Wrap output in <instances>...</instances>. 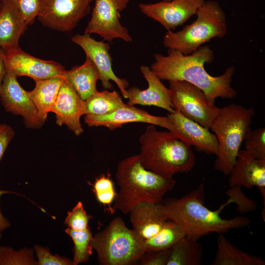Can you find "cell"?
I'll return each instance as SVG.
<instances>
[{"label": "cell", "instance_id": "41", "mask_svg": "<svg viewBox=\"0 0 265 265\" xmlns=\"http://www.w3.org/2000/svg\"><path fill=\"white\" fill-rule=\"evenodd\" d=\"M1 0H0V1H1Z\"/></svg>", "mask_w": 265, "mask_h": 265}, {"label": "cell", "instance_id": "31", "mask_svg": "<svg viewBox=\"0 0 265 265\" xmlns=\"http://www.w3.org/2000/svg\"><path fill=\"white\" fill-rule=\"evenodd\" d=\"M31 252L24 249L16 251L8 247H0V265H35Z\"/></svg>", "mask_w": 265, "mask_h": 265}, {"label": "cell", "instance_id": "7", "mask_svg": "<svg viewBox=\"0 0 265 265\" xmlns=\"http://www.w3.org/2000/svg\"><path fill=\"white\" fill-rule=\"evenodd\" d=\"M92 245L103 265L132 264L146 252L144 239L119 217L93 237Z\"/></svg>", "mask_w": 265, "mask_h": 265}, {"label": "cell", "instance_id": "29", "mask_svg": "<svg viewBox=\"0 0 265 265\" xmlns=\"http://www.w3.org/2000/svg\"><path fill=\"white\" fill-rule=\"evenodd\" d=\"M92 186L97 200L104 206H108L110 212L113 213L114 211L111 204L114 201L117 193L110 174H102L96 179Z\"/></svg>", "mask_w": 265, "mask_h": 265}, {"label": "cell", "instance_id": "39", "mask_svg": "<svg viewBox=\"0 0 265 265\" xmlns=\"http://www.w3.org/2000/svg\"><path fill=\"white\" fill-rule=\"evenodd\" d=\"M5 193V191L0 190V198L3 193ZM10 223L8 220L3 216L2 214L0 207V238L2 236V232L6 228L9 227Z\"/></svg>", "mask_w": 265, "mask_h": 265}, {"label": "cell", "instance_id": "12", "mask_svg": "<svg viewBox=\"0 0 265 265\" xmlns=\"http://www.w3.org/2000/svg\"><path fill=\"white\" fill-rule=\"evenodd\" d=\"M71 41L83 50L86 56L89 57L96 66L103 88L106 90L113 89L110 82L112 80L117 85L122 96L127 99V89L129 88V84L127 80L118 77L113 71L109 44L104 40L97 41L90 34L85 33L74 35L72 37Z\"/></svg>", "mask_w": 265, "mask_h": 265}, {"label": "cell", "instance_id": "35", "mask_svg": "<svg viewBox=\"0 0 265 265\" xmlns=\"http://www.w3.org/2000/svg\"><path fill=\"white\" fill-rule=\"evenodd\" d=\"M35 250L39 265H71L73 261L58 255L51 254L47 248L36 245Z\"/></svg>", "mask_w": 265, "mask_h": 265}, {"label": "cell", "instance_id": "36", "mask_svg": "<svg viewBox=\"0 0 265 265\" xmlns=\"http://www.w3.org/2000/svg\"><path fill=\"white\" fill-rule=\"evenodd\" d=\"M169 249L146 251L139 259L142 265H166Z\"/></svg>", "mask_w": 265, "mask_h": 265}, {"label": "cell", "instance_id": "2", "mask_svg": "<svg viewBox=\"0 0 265 265\" xmlns=\"http://www.w3.org/2000/svg\"><path fill=\"white\" fill-rule=\"evenodd\" d=\"M204 197L205 186L202 183L180 198H169L161 203L168 218L179 224L186 236L197 239L212 233L224 234L243 228L251 223L249 218L243 216L229 219L221 217L222 211L232 203L230 199L217 210L212 211L205 206Z\"/></svg>", "mask_w": 265, "mask_h": 265}, {"label": "cell", "instance_id": "20", "mask_svg": "<svg viewBox=\"0 0 265 265\" xmlns=\"http://www.w3.org/2000/svg\"><path fill=\"white\" fill-rule=\"evenodd\" d=\"M27 26L11 0L0 1V48L1 49L7 53L19 48V39Z\"/></svg>", "mask_w": 265, "mask_h": 265}, {"label": "cell", "instance_id": "13", "mask_svg": "<svg viewBox=\"0 0 265 265\" xmlns=\"http://www.w3.org/2000/svg\"><path fill=\"white\" fill-rule=\"evenodd\" d=\"M84 122L89 127L103 126L110 130L121 128L130 123H144L159 126L174 134L178 138V134L171 119L167 116H158L134 106L127 104L111 113L104 115H85Z\"/></svg>", "mask_w": 265, "mask_h": 265}, {"label": "cell", "instance_id": "9", "mask_svg": "<svg viewBox=\"0 0 265 265\" xmlns=\"http://www.w3.org/2000/svg\"><path fill=\"white\" fill-rule=\"evenodd\" d=\"M130 0H95L91 17L84 33L96 34L104 41L119 39L126 42L132 38L127 28L122 25L120 13L126 9Z\"/></svg>", "mask_w": 265, "mask_h": 265}, {"label": "cell", "instance_id": "22", "mask_svg": "<svg viewBox=\"0 0 265 265\" xmlns=\"http://www.w3.org/2000/svg\"><path fill=\"white\" fill-rule=\"evenodd\" d=\"M63 78L84 101L98 91L97 83L100 80V74L96 66L87 56L82 65L65 70Z\"/></svg>", "mask_w": 265, "mask_h": 265}, {"label": "cell", "instance_id": "17", "mask_svg": "<svg viewBox=\"0 0 265 265\" xmlns=\"http://www.w3.org/2000/svg\"><path fill=\"white\" fill-rule=\"evenodd\" d=\"M140 70L148 83V87L141 90L136 86L127 89L128 105L155 106L167 110L169 113L175 110L171 100L170 92L150 68L142 65Z\"/></svg>", "mask_w": 265, "mask_h": 265}, {"label": "cell", "instance_id": "15", "mask_svg": "<svg viewBox=\"0 0 265 265\" xmlns=\"http://www.w3.org/2000/svg\"><path fill=\"white\" fill-rule=\"evenodd\" d=\"M7 72L17 77L26 76L34 81L54 77H63L64 67L59 63L35 57L20 48L5 53Z\"/></svg>", "mask_w": 265, "mask_h": 265}, {"label": "cell", "instance_id": "24", "mask_svg": "<svg viewBox=\"0 0 265 265\" xmlns=\"http://www.w3.org/2000/svg\"><path fill=\"white\" fill-rule=\"evenodd\" d=\"M63 77H54L35 81V87L28 93L41 114L46 119L52 112Z\"/></svg>", "mask_w": 265, "mask_h": 265}, {"label": "cell", "instance_id": "30", "mask_svg": "<svg viewBox=\"0 0 265 265\" xmlns=\"http://www.w3.org/2000/svg\"><path fill=\"white\" fill-rule=\"evenodd\" d=\"M245 150L253 157L265 160V128L251 131L244 140Z\"/></svg>", "mask_w": 265, "mask_h": 265}, {"label": "cell", "instance_id": "28", "mask_svg": "<svg viewBox=\"0 0 265 265\" xmlns=\"http://www.w3.org/2000/svg\"><path fill=\"white\" fill-rule=\"evenodd\" d=\"M65 232L71 237L74 244L73 265H78L88 261L92 253V233L88 228L75 230L68 227Z\"/></svg>", "mask_w": 265, "mask_h": 265}, {"label": "cell", "instance_id": "38", "mask_svg": "<svg viewBox=\"0 0 265 265\" xmlns=\"http://www.w3.org/2000/svg\"><path fill=\"white\" fill-rule=\"evenodd\" d=\"M5 55V52L0 48V92L3 80L7 73Z\"/></svg>", "mask_w": 265, "mask_h": 265}, {"label": "cell", "instance_id": "4", "mask_svg": "<svg viewBox=\"0 0 265 265\" xmlns=\"http://www.w3.org/2000/svg\"><path fill=\"white\" fill-rule=\"evenodd\" d=\"M139 141L142 165L158 174L170 177L178 173H188L195 164L191 147L169 131H159L149 124Z\"/></svg>", "mask_w": 265, "mask_h": 265}, {"label": "cell", "instance_id": "3", "mask_svg": "<svg viewBox=\"0 0 265 265\" xmlns=\"http://www.w3.org/2000/svg\"><path fill=\"white\" fill-rule=\"evenodd\" d=\"M115 178L119 190L112 208L125 214L140 203H161L176 184L173 177H164L144 168L138 154L118 163Z\"/></svg>", "mask_w": 265, "mask_h": 265}, {"label": "cell", "instance_id": "21", "mask_svg": "<svg viewBox=\"0 0 265 265\" xmlns=\"http://www.w3.org/2000/svg\"><path fill=\"white\" fill-rule=\"evenodd\" d=\"M129 213L132 229L144 240L156 235L169 219L162 203H140Z\"/></svg>", "mask_w": 265, "mask_h": 265}, {"label": "cell", "instance_id": "26", "mask_svg": "<svg viewBox=\"0 0 265 265\" xmlns=\"http://www.w3.org/2000/svg\"><path fill=\"white\" fill-rule=\"evenodd\" d=\"M85 115H104L112 113L125 106L120 93L105 89L97 91L86 100Z\"/></svg>", "mask_w": 265, "mask_h": 265}, {"label": "cell", "instance_id": "27", "mask_svg": "<svg viewBox=\"0 0 265 265\" xmlns=\"http://www.w3.org/2000/svg\"><path fill=\"white\" fill-rule=\"evenodd\" d=\"M186 236L179 224L168 219L156 235L144 240L146 251L169 249Z\"/></svg>", "mask_w": 265, "mask_h": 265}, {"label": "cell", "instance_id": "1", "mask_svg": "<svg viewBox=\"0 0 265 265\" xmlns=\"http://www.w3.org/2000/svg\"><path fill=\"white\" fill-rule=\"evenodd\" d=\"M150 69L160 80H182L194 85L202 90L209 99H231L237 95L231 83L235 68L231 66L219 76L210 75L205 70V63L214 60V53L208 46H202L187 55L169 50L167 55L156 53Z\"/></svg>", "mask_w": 265, "mask_h": 265}, {"label": "cell", "instance_id": "14", "mask_svg": "<svg viewBox=\"0 0 265 265\" xmlns=\"http://www.w3.org/2000/svg\"><path fill=\"white\" fill-rule=\"evenodd\" d=\"M206 0H171L139 3L140 11L161 24L167 30H174L195 15Z\"/></svg>", "mask_w": 265, "mask_h": 265}, {"label": "cell", "instance_id": "32", "mask_svg": "<svg viewBox=\"0 0 265 265\" xmlns=\"http://www.w3.org/2000/svg\"><path fill=\"white\" fill-rule=\"evenodd\" d=\"M90 217L84 210L82 202H79L72 211L68 212L64 223L71 229L82 230L88 227Z\"/></svg>", "mask_w": 265, "mask_h": 265}, {"label": "cell", "instance_id": "8", "mask_svg": "<svg viewBox=\"0 0 265 265\" xmlns=\"http://www.w3.org/2000/svg\"><path fill=\"white\" fill-rule=\"evenodd\" d=\"M171 100L175 110L186 118L210 129L220 108L194 85L182 80L168 81Z\"/></svg>", "mask_w": 265, "mask_h": 265}, {"label": "cell", "instance_id": "40", "mask_svg": "<svg viewBox=\"0 0 265 265\" xmlns=\"http://www.w3.org/2000/svg\"><path fill=\"white\" fill-rule=\"evenodd\" d=\"M163 1H170L171 0H163Z\"/></svg>", "mask_w": 265, "mask_h": 265}, {"label": "cell", "instance_id": "16", "mask_svg": "<svg viewBox=\"0 0 265 265\" xmlns=\"http://www.w3.org/2000/svg\"><path fill=\"white\" fill-rule=\"evenodd\" d=\"M85 101L64 78L52 111L55 115L56 124L66 126L75 135L80 136L83 132L80 118L85 114Z\"/></svg>", "mask_w": 265, "mask_h": 265}, {"label": "cell", "instance_id": "18", "mask_svg": "<svg viewBox=\"0 0 265 265\" xmlns=\"http://www.w3.org/2000/svg\"><path fill=\"white\" fill-rule=\"evenodd\" d=\"M230 187L256 186L265 200V160L256 159L245 150H240L229 174Z\"/></svg>", "mask_w": 265, "mask_h": 265}, {"label": "cell", "instance_id": "19", "mask_svg": "<svg viewBox=\"0 0 265 265\" xmlns=\"http://www.w3.org/2000/svg\"><path fill=\"white\" fill-rule=\"evenodd\" d=\"M167 116L173 122L178 138L181 141L190 147L193 146L198 152L215 156L218 154L217 138L209 129L186 118L176 110L169 113Z\"/></svg>", "mask_w": 265, "mask_h": 265}, {"label": "cell", "instance_id": "6", "mask_svg": "<svg viewBox=\"0 0 265 265\" xmlns=\"http://www.w3.org/2000/svg\"><path fill=\"white\" fill-rule=\"evenodd\" d=\"M195 15L196 19L181 30H167L163 37V46L187 55L212 39L223 38L227 34L226 14L217 1H206Z\"/></svg>", "mask_w": 265, "mask_h": 265}, {"label": "cell", "instance_id": "23", "mask_svg": "<svg viewBox=\"0 0 265 265\" xmlns=\"http://www.w3.org/2000/svg\"><path fill=\"white\" fill-rule=\"evenodd\" d=\"M217 250L212 265H265L260 257L234 246L223 235L218 234Z\"/></svg>", "mask_w": 265, "mask_h": 265}, {"label": "cell", "instance_id": "33", "mask_svg": "<svg viewBox=\"0 0 265 265\" xmlns=\"http://www.w3.org/2000/svg\"><path fill=\"white\" fill-rule=\"evenodd\" d=\"M226 194L229 196V199L232 203L237 204V209L242 214L253 211L256 209L255 202L247 198L239 187H230L227 189Z\"/></svg>", "mask_w": 265, "mask_h": 265}, {"label": "cell", "instance_id": "37", "mask_svg": "<svg viewBox=\"0 0 265 265\" xmlns=\"http://www.w3.org/2000/svg\"><path fill=\"white\" fill-rule=\"evenodd\" d=\"M15 132L9 125L0 123V160L14 137Z\"/></svg>", "mask_w": 265, "mask_h": 265}, {"label": "cell", "instance_id": "34", "mask_svg": "<svg viewBox=\"0 0 265 265\" xmlns=\"http://www.w3.org/2000/svg\"><path fill=\"white\" fill-rule=\"evenodd\" d=\"M20 11L27 26L32 25L37 17L40 0H11Z\"/></svg>", "mask_w": 265, "mask_h": 265}, {"label": "cell", "instance_id": "5", "mask_svg": "<svg viewBox=\"0 0 265 265\" xmlns=\"http://www.w3.org/2000/svg\"><path fill=\"white\" fill-rule=\"evenodd\" d=\"M254 115L253 107L245 108L236 104L220 108L210 128L218 144L215 170L229 175L242 142L251 132L250 126Z\"/></svg>", "mask_w": 265, "mask_h": 265}, {"label": "cell", "instance_id": "25", "mask_svg": "<svg viewBox=\"0 0 265 265\" xmlns=\"http://www.w3.org/2000/svg\"><path fill=\"white\" fill-rule=\"evenodd\" d=\"M198 239L186 236L169 249L166 265H200L203 247Z\"/></svg>", "mask_w": 265, "mask_h": 265}, {"label": "cell", "instance_id": "10", "mask_svg": "<svg viewBox=\"0 0 265 265\" xmlns=\"http://www.w3.org/2000/svg\"><path fill=\"white\" fill-rule=\"evenodd\" d=\"M93 0H40L37 18L45 26L70 31L90 12Z\"/></svg>", "mask_w": 265, "mask_h": 265}, {"label": "cell", "instance_id": "11", "mask_svg": "<svg viewBox=\"0 0 265 265\" xmlns=\"http://www.w3.org/2000/svg\"><path fill=\"white\" fill-rule=\"evenodd\" d=\"M17 77L7 72L0 92V100L7 112L22 116L26 127L41 128L47 119L38 111L30 97L17 80Z\"/></svg>", "mask_w": 265, "mask_h": 265}]
</instances>
